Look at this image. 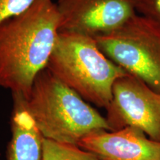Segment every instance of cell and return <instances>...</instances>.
<instances>
[{
  "label": "cell",
  "mask_w": 160,
  "mask_h": 160,
  "mask_svg": "<svg viewBox=\"0 0 160 160\" xmlns=\"http://www.w3.org/2000/svg\"><path fill=\"white\" fill-rule=\"evenodd\" d=\"M42 160H100L77 145L59 142L44 138Z\"/></svg>",
  "instance_id": "cell-9"
},
{
  "label": "cell",
  "mask_w": 160,
  "mask_h": 160,
  "mask_svg": "<svg viewBox=\"0 0 160 160\" xmlns=\"http://www.w3.org/2000/svg\"><path fill=\"white\" fill-rule=\"evenodd\" d=\"M53 0H35L23 13L0 24V87L25 99L46 69L59 33Z\"/></svg>",
  "instance_id": "cell-1"
},
{
  "label": "cell",
  "mask_w": 160,
  "mask_h": 160,
  "mask_svg": "<svg viewBox=\"0 0 160 160\" xmlns=\"http://www.w3.org/2000/svg\"><path fill=\"white\" fill-rule=\"evenodd\" d=\"M88 102L107 108L116 80L126 72L98 47L94 37L59 32L47 68Z\"/></svg>",
  "instance_id": "cell-3"
},
{
  "label": "cell",
  "mask_w": 160,
  "mask_h": 160,
  "mask_svg": "<svg viewBox=\"0 0 160 160\" xmlns=\"http://www.w3.org/2000/svg\"><path fill=\"white\" fill-rule=\"evenodd\" d=\"M12 96V136L8 147L7 160H42L44 137L24 107L23 97L17 94Z\"/></svg>",
  "instance_id": "cell-8"
},
{
  "label": "cell",
  "mask_w": 160,
  "mask_h": 160,
  "mask_svg": "<svg viewBox=\"0 0 160 160\" xmlns=\"http://www.w3.org/2000/svg\"><path fill=\"white\" fill-rule=\"evenodd\" d=\"M78 146L100 160H160V142L134 128L93 132L84 137Z\"/></svg>",
  "instance_id": "cell-7"
},
{
  "label": "cell",
  "mask_w": 160,
  "mask_h": 160,
  "mask_svg": "<svg viewBox=\"0 0 160 160\" xmlns=\"http://www.w3.org/2000/svg\"><path fill=\"white\" fill-rule=\"evenodd\" d=\"M35 0H0V24L23 13Z\"/></svg>",
  "instance_id": "cell-10"
},
{
  "label": "cell",
  "mask_w": 160,
  "mask_h": 160,
  "mask_svg": "<svg viewBox=\"0 0 160 160\" xmlns=\"http://www.w3.org/2000/svg\"><path fill=\"white\" fill-rule=\"evenodd\" d=\"M59 32L89 37L115 31L137 14L132 0H58Z\"/></svg>",
  "instance_id": "cell-6"
},
{
  "label": "cell",
  "mask_w": 160,
  "mask_h": 160,
  "mask_svg": "<svg viewBox=\"0 0 160 160\" xmlns=\"http://www.w3.org/2000/svg\"><path fill=\"white\" fill-rule=\"evenodd\" d=\"M136 11L160 28V0H139L135 3Z\"/></svg>",
  "instance_id": "cell-11"
},
{
  "label": "cell",
  "mask_w": 160,
  "mask_h": 160,
  "mask_svg": "<svg viewBox=\"0 0 160 160\" xmlns=\"http://www.w3.org/2000/svg\"><path fill=\"white\" fill-rule=\"evenodd\" d=\"M23 105L44 138L77 145L99 131H110L105 117L47 68L37 76Z\"/></svg>",
  "instance_id": "cell-2"
},
{
  "label": "cell",
  "mask_w": 160,
  "mask_h": 160,
  "mask_svg": "<svg viewBox=\"0 0 160 160\" xmlns=\"http://www.w3.org/2000/svg\"><path fill=\"white\" fill-rule=\"evenodd\" d=\"M132 1H133V2H134V5H135V3H136V2H137L138 1H139V0H132Z\"/></svg>",
  "instance_id": "cell-12"
},
{
  "label": "cell",
  "mask_w": 160,
  "mask_h": 160,
  "mask_svg": "<svg viewBox=\"0 0 160 160\" xmlns=\"http://www.w3.org/2000/svg\"><path fill=\"white\" fill-rule=\"evenodd\" d=\"M110 131L131 127L160 142V93L128 73L116 80L106 108Z\"/></svg>",
  "instance_id": "cell-5"
},
{
  "label": "cell",
  "mask_w": 160,
  "mask_h": 160,
  "mask_svg": "<svg viewBox=\"0 0 160 160\" xmlns=\"http://www.w3.org/2000/svg\"><path fill=\"white\" fill-rule=\"evenodd\" d=\"M106 57L160 93V28L135 14L115 31L94 37Z\"/></svg>",
  "instance_id": "cell-4"
}]
</instances>
